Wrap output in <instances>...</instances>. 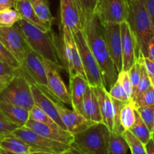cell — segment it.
I'll return each mask as SVG.
<instances>
[{
  "instance_id": "obj_1",
  "label": "cell",
  "mask_w": 154,
  "mask_h": 154,
  "mask_svg": "<svg viewBox=\"0 0 154 154\" xmlns=\"http://www.w3.org/2000/svg\"><path fill=\"white\" fill-rule=\"evenodd\" d=\"M82 26L88 45L101 69L104 87L109 91L117 81L119 73L107 48L102 23L98 16L94 14Z\"/></svg>"
},
{
  "instance_id": "obj_2",
  "label": "cell",
  "mask_w": 154,
  "mask_h": 154,
  "mask_svg": "<svg viewBox=\"0 0 154 154\" xmlns=\"http://www.w3.org/2000/svg\"><path fill=\"white\" fill-rule=\"evenodd\" d=\"M126 21L135 38L139 51L147 58L149 44L154 37V33L145 0H130Z\"/></svg>"
},
{
  "instance_id": "obj_3",
  "label": "cell",
  "mask_w": 154,
  "mask_h": 154,
  "mask_svg": "<svg viewBox=\"0 0 154 154\" xmlns=\"http://www.w3.org/2000/svg\"><path fill=\"white\" fill-rule=\"evenodd\" d=\"M14 25L21 32L32 50L44 60L60 65L57 46L51 30L48 32L42 31L24 19H21Z\"/></svg>"
},
{
  "instance_id": "obj_4",
  "label": "cell",
  "mask_w": 154,
  "mask_h": 154,
  "mask_svg": "<svg viewBox=\"0 0 154 154\" xmlns=\"http://www.w3.org/2000/svg\"><path fill=\"white\" fill-rule=\"evenodd\" d=\"M110 131L103 123H95L74 135L71 147L85 154H108Z\"/></svg>"
},
{
  "instance_id": "obj_5",
  "label": "cell",
  "mask_w": 154,
  "mask_h": 154,
  "mask_svg": "<svg viewBox=\"0 0 154 154\" xmlns=\"http://www.w3.org/2000/svg\"><path fill=\"white\" fill-rule=\"evenodd\" d=\"M0 101L18 105L30 111L35 105L31 92V84L20 69L8 85L0 93Z\"/></svg>"
},
{
  "instance_id": "obj_6",
  "label": "cell",
  "mask_w": 154,
  "mask_h": 154,
  "mask_svg": "<svg viewBox=\"0 0 154 154\" xmlns=\"http://www.w3.org/2000/svg\"><path fill=\"white\" fill-rule=\"evenodd\" d=\"M72 34L79 52L82 64L88 84L91 87H104L101 69L88 45L84 32L82 30H78L75 32H72Z\"/></svg>"
},
{
  "instance_id": "obj_7",
  "label": "cell",
  "mask_w": 154,
  "mask_h": 154,
  "mask_svg": "<svg viewBox=\"0 0 154 154\" xmlns=\"http://www.w3.org/2000/svg\"><path fill=\"white\" fill-rule=\"evenodd\" d=\"M20 71L30 84H35L41 90L51 96L48 90V81L44 59L31 48L26 53Z\"/></svg>"
},
{
  "instance_id": "obj_8",
  "label": "cell",
  "mask_w": 154,
  "mask_h": 154,
  "mask_svg": "<svg viewBox=\"0 0 154 154\" xmlns=\"http://www.w3.org/2000/svg\"><path fill=\"white\" fill-rule=\"evenodd\" d=\"M11 135L27 143L33 151H48L61 154L70 148L69 145L45 138L25 126L15 129Z\"/></svg>"
},
{
  "instance_id": "obj_9",
  "label": "cell",
  "mask_w": 154,
  "mask_h": 154,
  "mask_svg": "<svg viewBox=\"0 0 154 154\" xmlns=\"http://www.w3.org/2000/svg\"><path fill=\"white\" fill-rule=\"evenodd\" d=\"M129 4L126 0H99L95 14L102 25L127 20Z\"/></svg>"
},
{
  "instance_id": "obj_10",
  "label": "cell",
  "mask_w": 154,
  "mask_h": 154,
  "mask_svg": "<svg viewBox=\"0 0 154 154\" xmlns=\"http://www.w3.org/2000/svg\"><path fill=\"white\" fill-rule=\"evenodd\" d=\"M63 60L69 78L79 75L87 80L73 36L69 29L66 26H63Z\"/></svg>"
},
{
  "instance_id": "obj_11",
  "label": "cell",
  "mask_w": 154,
  "mask_h": 154,
  "mask_svg": "<svg viewBox=\"0 0 154 154\" xmlns=\"http://www.w3.org/2000/svg\"><path fill=\"white\" fill-rule=\"evenodd\" d=\"M0 42L21 65L26 53L30 47L17 26H0Z\"/></svg>"
},
{
  "instance_id": "obj_12",
  "label": "cell",
  "mask_w": 154,
  "mask_h": 154,
  "mask_svg": "<svg viewBox=\"0 0 154 154\" xmlns=\"http://www.w3.org/2000/svg\"><path fill=\"white\" fill-rule=\"evenodd\" d=\"M44 63L46 69L48 90L50 95L56 100L72 106L69 92L59 74L58 70L61 68V66L45 60H44Z\"/></svg>"
},
{
  "instance_id": "obj_13",
  "label": "cell",
  "mask_w": 154,
  "mask_h": 154,
  "mask_svg": "<svg viewBox=\"0 0 154 154\" xmlns=\"http://www.w3.org/2000/svg\"><path fill=\"white\" fill-rule=\"evenodd\" d=\"M105 42L118 73L122 71V52L121 29L119 23L103 25Z\"/></svg>"
},
{
  "instance_id": "obj_14",
  "label": "cell",
  "mask_w": 154,
  "mask_h": 154,
  "mask_svg": "<svg viewBox=\"0 0 154 154\" xmlns=\"http://www.w3.org/2000/svg\"><path fill=\"white\" fill-rule=\"evenodd\" d=\"M54 101L62 123L64 125L66 130L72 135H75L95 123V122L88 120L75 110H70L64 107L60 101L56 99Z\"/></svg>"
},
{
  "instance_id": "obj_15",
  "label": "cell",
  "mask_w": 154,
  "mask_h": 154,
  "mask_svg": "<svg viewBox=\"0 0 154 154\" xmlns=\"http://www.w3.org/2000/svg\"><path fill=\"white\" fill-rule=\"evenodd\" d=\"M24 126L48 139L69 146H71L73 142L74 135L68 132L66 129L60 127L57 123L52 125L45 124L34 120H28Z\"/></svg>"
},
{
  "instance_id": "obj_16",
  "label": "cell",
  "mask_w": 154,
  "mask_h": 154,
  "mask_svg": "<svg viewBox=\"0 0 154 154\" xmlns=\"http://www.w3.org/2000/svg\"><path fill=\"white\" fill-rule=\"evenodd\" d=\"M120 29L122 38V70L128 72L138 58L140 51L127 21L120 23Z\"/></svg>"
},
{
  "instance_id": "obj_17",
  "label": "cell",
  "mask_w": 154,
  "mask_h": 154,
  "mask_svg": "<svg viewBox=\"0 0 154 154\" xmlns=\"http://www.w3.org/2000/svg\"><path fill=\"white\" fill-rule=\"evenodd\" d=\"M31 92L35 105L45 111L58 126L66 129L55 107L54 101L55 99L47 95L35 84H31Z\"/></svg>"
},
{
  "instance_id": "obj_18",
  "label": "cell",
  "mask_w": 154,
  "mask_h": 154,
  "mask_svg": "<svg viewBox=\"0 0 154 154\" xmlns=\"http://www.w3.org/2000/svg\"><path fill=\"white\" fill-rule=\"evenodd\" d=\"M60 18L62 26L75 32L82 30L81 18L75 0H60Z\"/></svg>"
},
{
  "instance_id": "obj_19",
  "label": "cell",
  "mask_w": 154,
  "mask_h": 154,
  "mask_svg": "<svg viewBox=\"0 0 154 154\" xmlns=\"http://www.w3.org/2000/svg\"><path fill=\"white\" fill-rule=\"evenodd\" d=\"M93 88L98 98L102 123L108 128L110 132H112L113 131V114H114V107H113L112 97L110 96L109 92L104 87H93Z\"/></svg>"
},
{
  "instance_id": "obj_20",
  "label": "cell",
  "mask_w": 154,
  "mask_h": 154,
  "mask_svg": "<svg viewBox=\"0 0 154 154\" xmlns=\"http://www.w3.org/2000/svg\"><path fill=\"white\" fill-rule=\"evenodd\" d=\"M79 113L88 120L95 123H102L98 98L91 86L88 85L86 90Z\"/></svg>"
},
{
  "instance_id": "obj_21",
  "label": "cell",
  "mask_w": 154,
  "mask_h": 154,
  "mask_svg": "<svg viewBox=\"0 0 154 154\" xmlns=\"http://www.w3.org/2000/svg\"><path fill=\"white\" fill-rule=\"evenodd\" d=\"M87 80L79 75L69 78V95L72 109L79 112L86 90L88 87Z\"/></svg>"
},
{
  "instance_id": "obj_22",
  "label": "cell",
  "mask_w": 154,
  "mask_h": 154,
  "mask_svg": "<svg viewBox=\"0 0 154 154\" xmlns=\"http://www.w3.org/2000/svg\"><path fill=\"white\" fill-rule=\"evenodd\" d=\"M0 150L4 154H29L33 151L27 143L12 135L0 136Z\"/></svg>"
},
{
  "instance_id": "obj_23",
  "label": "cell",
  "mask_w": 154,
  "mask_h": 154,
  "mask_svg": "<svg viewBox=\"0 0 154 154\" xmlns=\"http://www.w3.org/2000/svg\"><path fill=\"white\" fill-rule=\"evenodd\" d=\"M0 111L8 121L19 127L24 126L29 120V111L13 104L0 101Z\"/></svg>"
},
{
  "instance_id": "obj_24",
  "label": "cell",
  "mask_w": 154,
  "mask_h": 154,
  "mask_svg": "<svg viewBox=\"0 0 154 154\" xmlns=\"http://www.w3.org/2000/svg\"><path fill=\"white\" fill-rule=\"evenodd\" d=\"M15 9L19 12L22 19H24L42 31L48 32L51 30V28L39 19V17L36 15L29 0H18Z\"/></svg>"
},
{
  "instance_id": "obj_25",
  "label": "cell",
  "mask_w": 154,
  "mask_h": 154,
  "mask_svg": "<svg viewBox=\"0 0 154 154\" xmlns=\"http://www.w3.org/2000/svg\"><path fill=\"white\" fill-rule=\"evenodd\" d=\"M136 138L140 140L143 144H146L152 138V133L149 132V129L144 122L142 120L139 114L135 110V121L133 126L128 129Z\"/></svg>"
},
{
  "instance_id": "obj_26",
  "label": "cell",
  "mask_w": 154,
  "mask_h": 154,
  "mask_svg": "<svg viewBox=\"0 0 154 154\" xmlns=\"http://www.w3.org/2000/svg\"><path fill=\"white\" fill-rule=\"evenodd\" d=\"M36 15L45 24L51 28L54 17L50 11L47 0H29Z\"/></svg>"
},
{
  "instance_id": "obj_27",
  "label": "cell",
  "mask_w": 154,
  "mask_h": 154,
  "mask_svg": "<svg viewBox=\"0 0 154 154\" xmlns=\"http://www.w3.org/2000/svg\"><path fill=\"white\" fill-rule=\"evenodd\" d=\"M128 143L124 136L120 134L110 132L108 144V154H127Z\"/></svg>"
},
{
  "instance_id": "obj_28",
  "label": "cell",
  "mask_w": 154,
  "mask_h": 154,
  "mask_svg": "<svg viewBox=\"0 0 154 154\" xmlns=\"http://www.w3.org/2000/svg\"><path fill=\"white\" fill-rule=\"evenodd\" d=\"M75 2L78 8L82 25L86 20L95 14L99 0H75Z\"/></svg>"
},
{
  "instance_id": "obj_29",
  "label": "cell",
  "mask_w": 154,
  "mask_h": 154,
  "mask_svg": "<svg viewBox=\"0 0 154 154\" xmlns=\"http://www.w3.org/2000/svg\"><path fill=\"white\" fill-rule=\"evenodd\" d=\"M138 57L140 58V62H141V72H140V80H139L138 85H137L135 92H134V95L132 96V99H131L132 103L135 101L137 97H138L141 93L146 91L151 86L150 81H149V78L148 77L147 72H146V68H145L144 66V63H143V56L140 53Z\"/></svg>"
},
{
  "instance_id": "obj_30",
  "label": "cell",
  "mask_w": 154,
  "mask_h": 154,
  "mask_svg": "<svg viewBox=\"0 0 154 154\" xmlns=\"http://www.w3.org/2000/svg\"><path fill=\"white\" fill-rule=\"evenodd\" d=\"M121 124L125 130H128L135 121V108L132 102L125 104L121 110Z\"/></svg>"
},
{
  "instance_id": "obj_31",
  "label": "cell",
  "mask_w": 154,
  "mask_h": 154,
  "mask_svg": "<svg viewBox=\"0 0 154 154\" xmlns=\"http://www.w3.org/2000/svg\"><path fill=\"white\" fill-rule=\"evenodd\" d=\"M122 135L128 143L131 154H146L144 144L140 140L137 139L131 132L125 130Z\"/></svg>"
},
{
  "instance_id": "obj_32",
  "label": "cell",
  "mask_w": 154,
  "mask_h": 154,
  "mask_svg": "<svg viewBox=\"0 0 154 154\" xmlns=\"http://www.w3.org/2000/svg\"><path fill=\"white\" fill-rule=\"evenodd\" d=\"M22 19L19 12L15 8H9L0 11V26H12Z\"/></svg>"
},
{
  "instance_id": "obj_33",
  "label": "cell",
  "mask_w": 154,
  "mask_h": 154,
  "mask_svg": "<svg viewBox=\"0 0 154 154\" xmlns=\"http://www.w3.org/2000/svg\"><path fill=\"white\" fill-rule=\"evenodd\" d=\"M135 110L152 133L154 129V105L140 107Z\"/></svg>"
},
{
  "instance_id": "obj_34",
  "label": "cell",
  "mask_w": 154,
  "mask_h": 154,
  "mask_svg": "<svg viewBox=\"0 0 154 154\" xmlns=\"http://www.w3.org/2000/svg\"><path fill=\"white\" fill-rule=\"evenodd\" d=\"M112 101H113V107H114V114H113V131L112 132H115V133L122 135L125 130L122 127V124H121L120 114L122 108L127 103L120 102V101L113 99V98H112Z\"/></svg>"
},
{
  "instance_id": "obj_35",
  "label": "cell",
  "mask_w": 154,
  "mask_h": 154,
  "mask_svg": "<svg viewBox=\"0 0 154 154\" xmlns=\"http://www.w3.org/2000/svg\"><path fill=\"white\" fill-rule=\"evenodd\" d=\"M29 120H34L39 123H45V124H55V122L40 108L36 105L29 111Z\"/></svg>"
},
{
  "instance_id": "obj_36",
  "label": "cell",
  "mask_w": 154,
  "mask_h": 154,
  "mask_svg": "<svg viewBox=\"0 0 154 154\" xmlns=\"http://www.w3.org/2000/svg\"><path fill=\"white\" fill-rule=\"evenodd\" d=\"M133 104H134V108L154 105V88L152 87V85L146 91L143 92L138 97H137Z\"/></svg>"
},
{
  "instance_id": "obj_37",
  "label": "cell",
  "mask_w": 154,
  "mask_h": 154,
  "mask_svg": "<svg viewBox=\"0 0 154 154\" xmlns=\"http://www.w3.org/2000/svg\"><path fill=\"white\" fill-rule=\"evenodd\" d=\"M0 60L7 63L15 70H18L21 67V63L18 61V60L14 57L13 54L4 46V45L1 42H0Z\"/></svg>"
},
{
  "instance_id": "obj_38",
  "label": "cell",
  "mask_w": 154,
  "mask_h": 154,
  "mask_svg": "<svg viewBox=\"0 0 154 154\" xmlns=\"http://www.w3.org/2000/svg\"><path fill=\"white\" fill-rule=\"evenodd\" d=\"M17 70L9 65L0 60V83L4 86L8 85L16 75Z\"/></svg>"
},
{
  "instance_id": "obj_39",
  "label": "cell",
  "mask_w": 154,
  "mask_h": 154,
  "mask_svg": "<svg viewBox=\"0 0 154 154\" xmlns=\"http://www.w3.org/2000/svg\"><path fill=\"white\" fill-rule=\"evenodd\" d=\"M128 72V75H129L131 86H132L133 95H134L136 88H137V85H138L139 80H140V72H141V62H140L139 57L137 59L135 63L132 65V66L130 68V69Z\"/></svg>"
},
{
  "instance_id": "obj_40",
  "label": "cell",
  "mask_w": 154,
  "mask_h": 154,
  "mask_svg": "<svg viewBox=\"0 0 154 154\" xmlns=\"http://www.w3.org/2000/svg\"><path fill=\"white\" fill-rule=\"evenodd\" d=\"M108 92L110 93V96L112 98H113V99H117V100L122 102H125V103H129V102H131V100L128 97L126 93L125 92L124 89L122 88L120 83L118 81H116L114 85L111 87V89Z\"/></svg>"
},
{
  "instance_id": "obj_41",
  "label": "cell",
  "mask_w": 154,
  "mask_h": 154,
  "mask_svg": "<svg viewBox=\"0 0 154 154\" xmlns=\"http://www.w3.org/2000/svg\"><path fill=\"white\" fill-rule=\"evenodd\" d=\"M117 81L120 83L122 88L124 89L127 96H128V97L129 98V99L131 102V99H132L133 96V89L131 84V81H130L128 72L122 70V72H119L118 74Z\"/></svg>"
},
{
  "instance_id": "obj_42",
  "label": "cell",
  "mask_w": 154,
  "mask_h": 154,
  "mask_svg": "<svg viewBox=\"0 0 154 154\" xmlns=\"http://www.w3.org/2000/svg\"><path fill=\"white\" fill-rule=\"evenodd\" d=\"M19 126L8 120L0 119V136L11 135L12 132Z\"/></svg>"
},
{
  "instance_id": "obj_43",
  "label": "cell",
  "mask_w": 154,
  "mask_h": 154,
  "mask_svg": "<svg viewBox=\"0 0 154 154\" xmlns=\"http://www.w3.org/2000/svg\"><path fill=\"white\" fill-rule=\"evenodd\" d=\"M143 63L147 72L148 77L150 81L151 85L154 88V63L146 57H143Z\"/></svg>"
},
{
  "instance_id": "obj_44",
  "label": "cell",
  "mask_w": 154,
  "mask_h": 154,
  "mask_svg": "<svg viewBox=\"0 0 154 154\" xmlns=\"http://www.w3.org/2000/svg\"><path fill=\"white\" fill-rule=\"evenodd\" d=\"M145 5L150 17L152 31L154 33V0H145Z\"/></svg>"
},
{
  "instance_id": "obj_45",
  "label": "cell",
  "mask_w": 154,
  "mask_h": 154,
  "mask_svg": "<svg viewBox=\"0 0 154 154\" xmlns=\"http://www.w3.org/2000/svg\"><path fill=\"white\" fill-rule=\"evenodd\" d=\"M18 0H0V11L9 8H15Z\"/></svg>"
},
{
  "instance_id": "obj_46",
  "label": "cell",
  "mask_w": 154,
  "mask_h": 154,
  "mask_svg": "<svg viewBox=\"0 0 154 154\" xmlns=\"http://www.w3.org/2000/svg\"><path fill=\"white\" fill-rule=\"evenodd\" d=\"M147 58L154 63V37L152 38V39L149 42Z\"/></svg>"
},
{
  "instance_id": "obj_47",
  "label": "cell",
  "mask_w": 154,
  "mask_h": 154,
  "mask_svg": "<svg viewBox=\"0 0 154 154\" xmlns=\"http://www.w3.org/2000/svg\"><path fill=\"white\" fill-rule=\"evenodd\" d=\"M146 154H154V141L151 138L146 144H145Z\"/></svg>"
},
{
  "instance_id": "obj_48",
  "label": "cell",
  "mask_w": 154,
  "mask_h": 154,
  "mask_svg": "<svg viewBox=\"0 0 154 154\" xmlns=\"http://www.w3.org/2000/svg\"><path fill=\"white\" fill-rule=\"evenodd\" d=\"M69 152L70 153V154H85V153H83L82 151L79 150V149L75 148V147H71V146H70V148L69 149Z\"/></svg>"
},
{
  "instance_id": "obj_49",
  "label": "cell",
  "mask_w": 154,
  "mask_h": 154,
  "mask_svg": "<svg viewBox=\"0 0 154 154\" xmlns=\"http://www.w3.org/2000/svg\"><path fill=\"white\" fill-rule=\"evenodd\" d=\"M29 154H59L54 152H48V151H32Z\"/></svg>"
},
{
  "instance_id": "obj_50",
  "label": "cell",
  "mask_w": 154,
  "mask_h": 154,
  "mask_svg": "<svg viewBox=\"0 0 154 154\" xmlns=\"http://www.w3.org/2000/svg\"><path fill=\"white\" fill-rule=\"evenodd\" d=\"M0 119H2V120H8L7 118H6L4 116V114H2V113L1 112V111H0Z\"/></svg>"
},
{
  "instance_id": "obj_51",
  "label": "cell",
  "mask_w": 154,
  "mask_h": 154,
  "mask_svg": "<svg viewBox=\"0 0 154 154\" xmlns=\"http://www.w3.org/2000/svg\"><path fill=\"white\" fill-rule=\"evenodd\" d=\"M5 86H4L2 84H1V83H0V93L2 91V90L5 88Z\"/></svg>"
},
{
  "instance_id": "obj_52",
  "label": "cell",
  "mask_w": 154,
  "mask_h": 154,
  "mask_svg": "<svg viewBox=\"0 0 154 154\" xmlns=\"http://www.w3.org/2000/svg\"><path fill=\"white\" fill-rule=\"evenodd\" d=\"M61 154H70V153H69V150H66V151L63 152V153H61Z\"/></svg>"
},
{
  "instance_id": "obj_53",
  "label": "cell",
  "mask_w": 154,
  "mask_h": 154,
  "mask_svg": "<svg viewBox=\"0 0 154 154\" xmlns=\"http://www.w3.org/2000/svg\"><path fill=\"white\" fill-rule=\"evenodd\" d=\"M152 140L154 141V129H153V131H152Z\"/></svg>"
},
{
  "instance_id": "obj_54",
  "label": "cell",
  "mask_w": 154,
  "mask_h": 154,
  "mask_svg": "<svg viewBox=\"0 0 154 154\" xmlns=\"http://www.w3.org/2000/svg\"><path fill=\"white\" fill-rule=\"evenodd\" d=\"M126 1H127V2H128V4H129V3H130V0H126Z\"/></svg>"
},
{
  "instance_id": "obj_55",
  "label": "cell",
  "mask_w": 154,
  "mask_h": 154,
  "mask_svg": "<svg viewBox=\"0 0 154 154\" xmlns=\"http://www.w3.org/2000/svg\"><path fill=\"white\" fill-rule=\"evenodd\" d=\"M1 153H2V151H1V150H0V154H1Z\"/></svg>"
}]
</instances>
